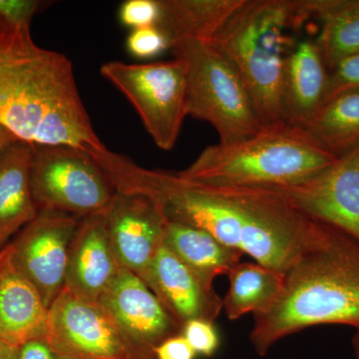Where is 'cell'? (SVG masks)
Masks as SVG:
<instances>
[{"mask_svg":"<svg viewBox=\"0 0 359 359\" xmlns=\"http://www.w3.org/2000/svg\"><path fill=\"white\" fill-rule=\"evenodd\" d=\"M44 339L57 355L138 359L100 302L86 301L66 290L49 308Z\"/></svg>","mask_w":359,"mask_h":359,"instance_id":"obj_9","label":"cell"},{"mask_svg":"<svg viewBox=\"0 0 359 359\" xmlns=\"http://www.w3.org/2000/svg\"><path fill=\"white\" fill-rule=\"evenodd\" d=\"M114 320L138 359H157L165 340L181 334L182 325L148 285L128 269H120L99 302Z\"/></svg>","mask_w":359,"mask_h":359,"instance_id":"obj_11","label":"cell"},{"mask_svg":"<svg viewBox=\"0 0 359 359\" xmlns=\"http://www.w3.org/2000/svg\"><path fill=\"white\" fill-rule=\"evenodd\" d=\"M170 50L186 65L187 114L209 123L219 143L245 140L263 129L244 80L211 40H181Z\"/></svg>","mask_w":359,"mask_h":359,"instance_id":"obj_6","label":"cell"},{"mask_svg":"<svg viewBox=\"0 0 359 359\" xmlns=\"http://www.w3.org/2000/svg\"><path fill=\"white\" fill-rule=\"evenodd\" d=\"M48 311L39 292L0 250V342L20 347L44 339Z\"/></svg>","mask_w":359,"mask_h":359,"instance_id":"obj_17","label":"cell"},{"mask_svg":"<svg viewBox=\"0 0 359 359\" xmlns=\"http://www.w3.org/2000/svg\"><path fill=\"white\" fill-rule=\"evenodd\" d=\"M163 243L182 262L212 282L217 276H228L244 256L208 231L178 222L167 221Z\"/></svg>","mask_w":359,"mask_h":359,"instance_id":"obj_21","label":"cell"},{"mask_svg":"<svg viewBox=\"0 0 359 359\" xmlns=\"http://www.w3.org/2000/svg\"><path fill=\"white\" fill-rule=\"evenodd\" d=\"M157 359H195V351L182 334L163 341L155 351Z\"/></svg>","mask_w":359,"mask_h":359,"instance_id":"obj_29","label":"cell"},{"mask_svg":"<svg viewBox=\"0 0 359 359\" xmlns=\"http://www.w3.org/2000/svg\"><path fill=\"white\" fill-rule=\"evenodd\" d=\"M44 339H33L18 347V359H57Z\"/></svg>","mask_w":359,"mask_h":359,"instance_id":"obj_30","label":"cell"},{"mask_svg":"<svg viewBox=\"0 0 359 359\" xmlns=\"http://www.w3.org/2000/svg\"><path fill=\"white\" fill-rule=\"evenodd\" d=\"M351 344H353L354 359H359V327L355 328Z\"/></svg>","mask_w":359,"mask_h":359,"instance_id":"obj_33","label":"cell"},{"mask_svg":"<svg viewBox=\"0 0 359 359\" xmlns=\"http://www.w3.org/2000/svg\"><path fill=\"white\" fill-rule=\"evenodd\" d=\"M42 4L36 0H0V18L13 25L30 27Z\"/></svg>","mask_w":359,"mask_h":359,"instance_id":"obj_28","label":"cell"},{"mask_svg":"<svg viewBox=\"0 0 359 359\" xmlns=\"http://www.w3.org/2000/svg\"><path fill=\"white\" fill-rule=\"evenodd\" d=\"M349 90H359V54L340 61L330 71L325 103L337 94Z\"/></svg>","mask_w":359,"mask_h":359,"instance_id":"obj_27","label":"cell"},{"mask_svg":"<svg viewBox=\"0 0 359 359\" xmlns=\"http://www.w3.org/2000/svg\"><path fill=\"white\" fill-rule=\"evenodd\" d=\"M325 325L359 327V243L330 226L285 273L275 304L254 316L250 341L266 356L285 337Z\"/></svg>","mask_w":359,"mask_h":359,"instance_id":"obj_3","label":"cell"},{"mask_svg":"<svg viewBox=\"0 0 359 359\" xmlns=\"http://www.w3.org/2000/svg\"><path fill=\"white\" fill-rule=\"evenodd\" d=\"M80 222L65 212L39 211L4 247L14 269L32 283L48 309L65 290L68 252Z\"/></svg>","mask_w":359,"mask_h":359,"instance_id":"obj_10","label":"cell"},{"mask_svg":"<svg viewBox=\"0 0 359 359\" xmlns=\"http://www.w3.org/2000/svg\"><path fill=\"white\" fill-rule=\"evenodd\" d=\"M57 359H85V358H73V356L58 355Z\"/></svg>","mask_w":359,"mask_h":359,"instance_id":"obj_34","label":"cell"},{"mask_svg":"<svg viewBox=\"0 0 359 359\" xmlns=\"http://www.w3.org/2000/svg\"><path fill=\"white\" fill-rule=\"evenodd\" d=\"M302 6L318 25L316 40L328 71L359 54V0H302Z\"/></svg>","mask_w":359,"mask_h":359,"instance_id":"obj_19","label":"cell"},{"mask_svg":"<svg viewBox=\"0 0 359 359\" xmlns=\"http://www.w3.org/2000/svg\"><path fill=\"white\" fill-rule=\"evenodd\" d=\"M102 76L126 97L156 145L172 150L187 116V70L183 60L131 65L110 61Z\"/></svg>","mask_w":359,"mask_h":359,"instance_id":"obj_8","label":"cell"},{"mask_svg":"<svg viewBox=\"0 0 359 359\" xmlns=\"http://www.w3.org/2000/svg\"><path fill=\"white\" fill-rule=\"evenodd\" d=\"M181 334L196 354L211 358L219 346V337L214 323L195 320L188 321L182 327Z\"/></svg>","mask_w":359,"mask_h":359,"instance_id":"obj_25","label":"cell"},{"mask_svg":"<svg viewBox=\"0 0 359 359\" xmlns=\"http://www.w3.org/2000/svg\"><path fill=\"white\" fill-rule=\"evenodd\" d=\"M104 212L81 219L68 252L65 290L86 301L99 302L121 269Z\"/></svg>","mask_w":359,"mask_h":359,"instance_id":"obj_15","label":"cell"},{"mask_svg":"<svg viewBox=\"0 0 359 359\" xmlns=\"http://www.w3.org/2000/svg\"><path fill=\"white\" fill-rule=\"evenodd\" d=\"M127 49L134 57L150 59L170 50V44L157 27L150 26L133 29L127 39Z\"/></svg>","mask_w":359,"mask_h":359,"instance_id":"obj_24","label":"cell"},{"mask_svg":"<svg viewBox=\"0 0 359 359\" xmlns=\"http://www.w3.org/2000/svg\"><path fill=\"white\" fill-rule=\"evenodd\" d=\"M280 190L309 218L359 243V145L311 178Z\"/></svg>","mask_w":359,"mask_h":359,"instance_id":"obj_12","label":"cell"},{"mask_svg":"<svg viewBox=\"0 0 359 359\" xmlns=\"http://www.w3.org/2000/svg\"><path fill=\"white\" fill-rule=\"evenodd\" d=\"M229 290L223 311L230 320L245 314L263 313L276 302L283 289L285 275L257 263H242L228 275Z\"/></svg>","mask_w":359,"mask_h":359,"instance_id":"obj_22","label":"cell"},{"mask_svg":"<svg viewBox=\"0 0 359 359\" xmlns=\"http://www.w3.org/2000/svg\"><path fill=\"white\" fill-rule=\"evenodd\" d=\"M335 160L301 127L283 124L245 140L208 146L178 174L205 185L280 190L311 178Z\"/></svg>","mask_w":359,"mask_h":359,"instance_id":"obj_5","label":"cell"},{"mask_svg":"<svg viewBox=\"0 0 359 359\" xmlns=\"http://www.w3.org/2000/svg\"><path fill=\"white\" fill-rule=\"evenodd\" d=\"M0 359H18V347L0 342Z\"/></svg>","mask_w":359,"mask_h":359,"instance_id":"obj_31","label":"cell"},{"mask_svg":"<svg viewBox=\"0 0 359 359\" xmlns=\"http://www.w3.org/2000/svg\"><path fill=\"white\" fill-rule=\"evenodd\" d=\"M306 21L302 0H243L211 39L244 80L263 128L285 124V62Z\"/></svg>","mask_w":359,"mask_h":359,"instance_id":"obj_4","label":"cell"},{"mask_svg":"<svg viewBox=\"0 0 359 359\" xmlns=\"http://www.w3.org/2000/svg\"><path fill=\"white\" fill-rule=\"evenodd\" d=\"M144 283L182 327L195 320L215 323L223 311V299L214 282L182 262L164 243Z\"/></svg>","mask_w":359,"mask_h":359,"instance_id":"obj_14","label":"cell"},{"mask_svg":"<svg viewBox=\"0 0 359 359\" xmlns=\"http://www.w3.org/2000/svg\"><path fill=\"white\" fill-rule=\"evenodd\" d=\"M30 181L39 211L85 218L107 209L116 189L89 153L71 146L34 145Z\"/></svg>","mask_w":359,"mask_h":359,"instance_id":"obj_7","label":"cell"},{"mask_svg":"<svg viewBox=\"0 0 359 359\" xmlns=\"http://www.w3.org/2000/svg\"><path fill=\"white\" fill-rule=\"evenodd\" d=\"M328 71L316 37H297L287 55L283 75L285 124L304 127L325 103Z\"/></svg>","mask_w":359,"mask_h":359,"instance_id":"obj_16","label":"cell"},{"mask_svg":"<svg viewBox=\"0 0 359 359\" xmlns=\"http://www.w3.org/2000/svg\"><path fill=\"white\" fill-rule=\"evenodd\" d=\"M159 15V0H127L119 8L120 21L133 29L155 26Z\"/></svg>","mask_w":359,"mask_h":359,"instance_id":"obj_26","label":"cell"},{"mask_svg":"<svg viewBox=\"0 0 359 359\" xmlns=\"http://www.w3.org/2000/svg\"><path fill=\"white\" fill-rule=\"evenodd\" d=\"M15 137L4 127L0 126V152L8 145L11 142L15 140Z\"/></svg>","mask_w":359,"mask_h":359,"instance_id":"obj_32","label":"cell"},{"mask_svg":"<svg viewBox=\"0 0 359 359\" xmlns=\"http://www.w3.org/2000/svg\"><path fill=\"white\" fill-rule=\"evenodd\" d=\"M0 126L32 145H65L90 155L105 145L92 127L72 63L39 46L30 27L0 18Z\"/></svg>","mask_w":359,"mask_h":359,"instance_id":"obj_2","label":"cell"},{"mask_svg":"<svg viewBox=\"0 0 359 359\" xmlns=\"http://www.w3.org/2000/svg\"><path fill=\"white\" fill-rule=\"evenodd\" d=\"M243 0H159L156 23L170 49L185 39L211 40Z\"/></svg>","mask_w":359,"mask_h":359,"instance_id":"obj_20","label":"cell"},{"mask_svg":"<svg viewBox=\"0 0 359 359\" xmlns=\"http://www.w3.org/2000/svg\"><path fill=\"white\" fill-rule=\"evenodd\" d=\"M302 129L335 158L358 147L359 90H349L330 98Z\"/></svg>","mask_w":359,"mask_h":359,"instance_id":"obj_23","label":"cell"},{"mask_svg":"<svg viewBox=\"0 0 359 359\" xmlns=\"http://www.w3.org/2000/svg\"><path fill=\"white\" fill-rule=\"evenodd\" d=\"M104 214L118 263L144 282L163 245L166 217L147 198L122 192H116Z\"/></svg>","mask_w":359,"mask_h":359,"instance_id":"obj_13","label":"cell"},{"mask_svg":"<svg viewBox=\"0 0 359 359\" xmlns=\"http://www.w3.org/2000/svg\"><path fill=\"white\" fill-rule=\"evenodd\" d=\"M34 145L15 139L0 152V250L36 218L30 171Z\"/></svg>","mask_w":359,"mask_h":359,"instance_id":"obj_18","label":"cell"},{"mask_svg":"<svg viewBox=\"0 0 359 359\" xmlns=\"http://www.w3.org/2000/svg\"><path fill=\"white\" fill-rule=\"evenodd\" d=\"M92 157L116 192L143 196L168 221L202 229L255 263L283 275L320 244L327 231V224L299 211L278 189L196 183L178 172L139 166L107 148Z\"/></svg>","mask_w":359,"mask_h":359,"instance_id":"obj_1","label":"cell"}]
</instances>
